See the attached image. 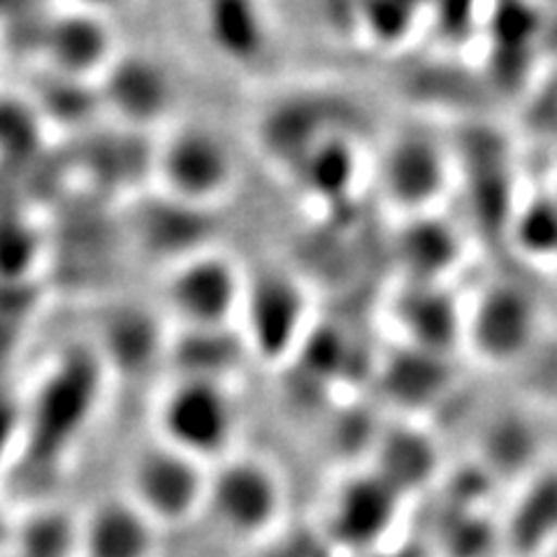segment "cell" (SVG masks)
I'll use <instances>...</instances> for the list:
<instances>
[{
	"mask_svg": "<svg viewBox=\"0 0 557 557\" xmlns=\"http://www.w3.org/2000/svg\"><path fill=\"white\" fill-rule=\"evenodd\" d=\"M244 300H249L247 307L253 333L265 346H284L298 330L302 307L298 295L284 282H274L272 286L260 284V293H247Z\"/></svg>",
	"mask_w": 557,
	"mask_h": 557,
	"instance_id": "5",
	"label": "cell"
},
{
	"mask_svg": "<svg viewBox=\"0 0 557 557\" xmlns=\"http://www.w3.org/2000/svg\"><path fill=\"white\" fill-rule=\"evenodd\" d=\"M161 423L165 444L198 460L231 442L235 411L219 381L194 376L168 393Z\"/></svg>",
	"mask_w": 557,
	"mask_h": 557,
	"instance_id": "1",
	"label": "cell"
},
{
	"mask_svg": "<svg viewBox=\"0 0 557 557\" xmlns=\"http://www.w3.org/2000/svg\"><path fill=\"white\" fill-rule=\"evenodd\" d=\"M174 305L198 327H219L244 302L242 282L221 260H196L174 278Z\"/></svg>",
	"mask_w": 557,
	"mask_h": 557,
	"instance_id": "3",
	"label": "cell"
},
{
	"mask_svg": "<svg viewBox=\"0 0 557 557\" xmlns=\"http://www.w3.org/2000/svg\"><path fill=\"white\" fill-rule=\"evenodd\" d=\"M168 182L186 198H207L231 177V159L207 133H186L165 151Z\"/></svg>",
	"mask_w": 557,
	"mask_h": 557,
	"instance_id": "4",
	"label": "cell"
},
{
	"mask_svg": "<svg viewBox=\"0 0 557 557\" xmlns=\"http://www.w3.org/2000/svg\"><path fill=\"white\" fill-rule=\"evenodd\" d=\"M198 460L168 444L151 448L135 469V497L151 513L177 516L200 491Z\"/></svg>",
	"mask_w": 557,
	"mask_h": 557,
	"instance_id": "2",
	"label": "cell"
}]
</instances>
